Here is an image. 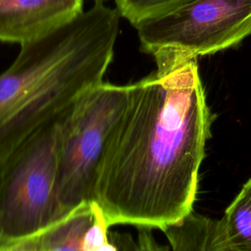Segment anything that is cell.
Listing matches in <instances>:
<instances>
[{"label":"cell","instance_id":"11","mask_svg":"<svg viewBox=\"0 0 251 251\" xmlns=\"http://www.w3.org/2000/svg\"><path fill=\"white\" fill-rule=\"evenodd\" d=\"M93 220L84 235L82 251L114 250L110 239V227L101 208L93 202Z\"/></svg>","mask_w":251,"mask_h":251},{"label":"cell","instance_id":"1","mask_svg":"<svg viewBox=\"0 0 251 251\" xmlns=\"http://www.w3.org/2000/svg\"><path fill=\"white\" fill-rule=\"evenodd\" d=\"M150 55L156 69L130 83L97 181L94 202L111 226L163 230L192 212L211 136L197 58L167 48Z\"/></svg>","mask_w":251,"mask_h":251},{"label":"cell","instance_id":"7","mask_svg":"<svg viewBox=\"0 0 251 251\" xmlns=\"http://www.w3.org/2000/svg\"><path fill=\"white\" fill-rule=\"evenodd\" d=\"M92 203H84L53 223L14 251H82L84 235L93 220Z\"/></svg>","mask_w":251,"mask_h":251},{"label":"cell","instance_id":"6","mask_svg":"<svg viewBox=\"0 0 251 251\" xmlns=\"http://www.w3.org/2000/svg\"><path fill=\"white\" fill-rule=\"evenodd\" d=\"M82 11L83 0H0V42L22 44Z\"/></svg>","mask_w":251,"mask_h":251},{"label":"cell","instance_id":"3","mask_svg":"<svg viewBox=\"0 0 251 251\" xmlns=\"http://www.w3.org/2000/svg\"><path fill=\"white\" fill-rule=\"evenodd\" d=\"M131 85L103 81L59 123L57 194L67 213L95 201L106 153L126 113Z\"/></svg>","mask_w":251,"mask_h":251},{"label":"cell","instance_id":"9","mask_svg":"<svg viewBox=\"0 0 251 251\" xmlns=\"http://www.w3.org/2000/svg\"><path fill=\"white\" fill-rule=\"evenodd\" d=\"M224 251H251V177L221 219Z\"/></svg>","mask_w":251,"mask_h":251},{"label":"cell","instance_id":"12","mask_svg":"<svg viewBox=\"0 0 251 251\" xmlns=\"http://www.w3.org/2000/svg\"><path fill=\"white\" fill-rule=\"evenodd\" d=\"M101 1H104V0H101Z\"/></svg>","mask_w":251,"mask_h":251},{"label":"cell","instance_id":"4","mask_svg":"<svg viewBox=\"0 0 251 251\" xmlns=\"http://www.w3.org/2000/svg\"><path fill=\"white\" fill-rule=\"evenodd\" d=\"M59 123L0 161V251H14L68 214L57 194Z\"/></svg>","mask_w":251,"mask_h":251},{"label":"cell","instance_id":"10","mask_svg":"<svg viewBox=\"0 0 251 251\" xmlns=\"http://www.w3.org/2000/svg\"><path fill=\"white\" fill-rule=\"evenodd\" d=\"M190 0H116L122 18L133 26L140 21L169 11Z\"/></svg>","mask_w":251,"mask_h":251},{"label":"cell","instance_id":"2","mask_svg":"<svg viewBox=\"0 0 251 251\" xmlns=\"http://www.w3.org/2000/svg\"><path fill=\"white\" fill-rule=\"evenodd\" d=\"M121 18L117 8L95 0L90 9L20 44L0 75V161L61 122L104 81Z\"/></svg>","mask_w":251,"mask_h":251},{"label":"cell","instance_id":"8","mask_svg":"<svg viewBox=\"0 0 251 251\" xmlns=\"http://www.w3.org/2000/svg\"><path fill=\"white\" fill-rule=\"evenodd\" d=\"M162 231L175 251H224L221 220L193 211Z\"/></svg>","mask_w":251,"mask_h":251},{"label":"cell","instance_id":"5","mask_svg":"<svg viewBox=\"0 0 251 251\" xmlns=\"http://www.w3.org/2000/svg\"><path fill=\"white\" fill-rule=\"evenodd\" d=\"M140 49L211 55L251 35V0H190L137 23Z\"/></svg>","mask_w":251,"mask_h":251}]
</instances>
